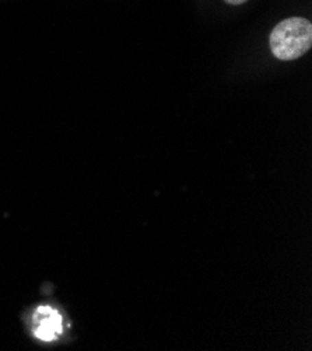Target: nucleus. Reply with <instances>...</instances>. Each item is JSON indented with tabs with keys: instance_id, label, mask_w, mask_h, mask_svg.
Returning a JSON list of instances; mask_svg holds the SVG:
<instances>
[{
	"instance_id": "nucleus-1",
	"label": "nucleus",
	"mask_w": 312,
	"mask_h": 351,
	"mask_svg": "<svg viewBox=\"0 0 312 351\" xmlns=\"http://www.w3.org/2000/svg\"><path fill=\"white\" fill-rule=\"evenodd\" d=\"M270 51L280 60H294L312 47V24L304 17H290L277 24L269 37Z\"/></svg>"
},
{
	"instance_id": "nucleus-2",
	"label": "nucleus",
	"mask_w": 312,
	"mask_h": 351,
	"mask_svg": "<svg viewBox=\"0 0 312 351\" xmlns=\"http://www.w3.org/2000/svg\"><path fill=\"white\" fill-rule=\"evenodd\" d=\"M62 315L56 309L48 305L37 308L34 313V335L36 337L44 341H52L62 335Z\"/></svg>"
},
{
	"instance_id": "nucleus-3",
	"label": "nucleus",
	"mask_w": 312,
	"mask_h": 351,
	"mask_svg": "<svg viewBox=\"0 0 312 351\" xmlns=\"http://www.w3.org/2000/svg\"><path fill=\"white\" fill-rule=\"evenodd\" d=\"M224 2L232 6H238V5H244L245 2H248V0H224Z\"/></svg>"
}]
</instances>
